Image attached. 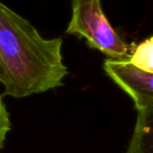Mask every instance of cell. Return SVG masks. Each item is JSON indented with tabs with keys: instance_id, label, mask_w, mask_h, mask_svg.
Masks as SVG:
<instances>
[{
	"instance_id": "1",
	"label": "cell",
	"mask_w": 153,
	"mask_h": 153,
	"mask_svg": "<svg viewBox=\"0 0 153 153\" xmlns=\"http://www.w3.org/2000/svg\"><path fill=\"white\" fill-rule=\"evenodd\" d=\"M61 38L45 39L28 20L0 2V83L16 99L63 85L68 74Z\"/></svg>"
},
{
	"instance_id": "2",
	"label": "cell",
	"mask_w": 153,
	"mask_h": 153,
	"mask_svg": "<svg viewBox=\"0 0 153 153\" xmlns=\"http://www.w3.org/2000/svg\"><path fill=\"white\" fill-rule=\"evenodd\" d=\"M71 7L66 34L84 39L89 48L101 51L109 59H127L130 46L112 27L101 0H71Z\"/></svg>"
},
{
	"instance_id": "3",
	"label": "cell",
	"mask_w": 153,
	"mask_h": 153,
	"mask_svg": "<svg viewBox=\"0 0 153 153\" xmlns=\"http://www.w3.org/2000/svg\"><path fill=\"white\" fill-rule=\"evenodd\" d=\"M103 69L132 99L136 111L153 107V74L132 65L127 59H106Z\"/></svg>"
},
{
	"instance_id": "4",
	"label": "cell",
	"mask_w": 153,
	"mask_h": 153,
	"mask_svg": "<svg viewBox=\"0 0 153 153\" xmlns=\"http://www.w3.org/2000/svg\"><path fill=\"white\" fill-rule=\"evenodd\" d=\"M127 153H153V107L137 111Z\"/></svg>"
},
{
	"instance_id": "5",
	"label": "cell",
	"mask_w": 153,
	"mask_h": 153,
	"mask_svg": "<svg viewBox=\"0 0 153 153\" xmlns=\"http://www.w3.org/2000/svg\"><path fill=\"white\" fill-rule=\"evenodd\" d=\"M153 38L149 37L148 39L144 40L134 46L133 48L130 47L129 55L127 60L144 71L153 74Z\"/></svg>"
},
{
	"instance_id": "6",
	"label": "cell",
	"mask_w": 153,
	"mask_h": 153,
	"mask_svg": "<svg viewBox=\"0 0 153 153\" xmlns=\"http://www.w3.org/2000/svg\"><path fill=\"white\" fill-rule=\"evenodd\" d=\"M12 129V123L10 113L7 109L2 97L0 96V150L4 147L7 136Z\"/></svg>"
}]
</instances>
